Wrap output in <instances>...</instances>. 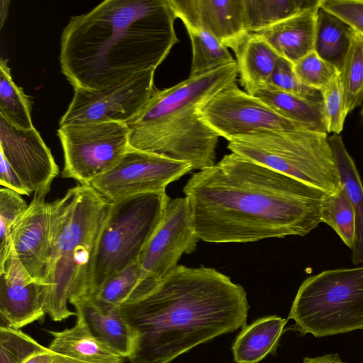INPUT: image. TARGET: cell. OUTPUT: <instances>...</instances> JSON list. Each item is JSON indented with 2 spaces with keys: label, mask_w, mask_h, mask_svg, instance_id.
<instances>
[{
  "label": "cell",
  "mask_w": 363,
  "mask_h": 363,
  "mask_svg": "<svg viewBox=\"0 0 363 363\" xmlns=\"http://www.w3.org/2000/svg\"><path fill=\"white\" fill-rule=\"evenodd\" d=\"M183 191L197 237L213 243L306 235L322 223L327 194L233 152L193 174Z\"/></svg>",
  "instance_id": "cell-1"
},
{
  "label": "cell",
  "mask_w": 363,
  "mask_h": 363,
  "mask_svg": "<svg viewBox=\"0 0 363 363\" xmlns=\"http://www.w3.org/2000/svg\"><path fill=\"white\" fill-rule=\"evenodd\" d=\"M133 336L130 363H170L247 325L244 288L216 269L178 265L164 279L140 283L120 306Z\"/></svg>",
  "instance_id": "cell-2"
},
{
  "label": "cell",
  "mask_w": 363,
  "mask_h": 363,
  "mask_svg": "<svg viewBox=\"0 0 363 363\" xmlns=\"http://www.w3.org/2000/svg\"><path fill=\"white\" fill-rule=\"evenodd\" d=\"M176 18L169 0H105L65 27L61 72L74 89L96 91L156 69L179 42Z\"/></svg>",
  "instance_id": "cell-3"
},
{
  "label": "cell",
  "mask_w": 363,
  "mask_h": 363,
  "mask_svg": "<svg viewBox=\"0 0 363 363\" xmlns=\"http://www.w3.org/2000/svg\"><path fill=\"white\" fill-rule=\"evenodd\" d=\"M238 76L235 61L156 89L138 116L127 123L130 148L188 162L193 169L214 165L220 136L201 111Z\"/></svg>",
  "instance_id": "cell-4"
},
{
  "label": "cell",
  "mask_w": 363,
  "mask_h": 363,
  "mask_svg": "<svg viewBox=\"0 0 363 363\" xmlns=\"http://www.w3.org/2000/svg\"><path fill=\"white\" fill-rule=\"evenodd\" d=\"M110 206L92 186L81 184L50 203L52 257L44 308L54 321L77 315L68 302L84 291Z\"/></svg>",
  "instance_id": "cell-5"
},
{
  "label": "cell",
  "mask_w": 363,
  "mask_h": 363,
  "mask_svg": "<svg viewBox=\"0 0 363 363\" xmlns=\"http://www.w3.org/2000/svg\"><path fill=\"white\" fill-rule=\"evenodd\" d=\"M231 152L332 194L341 182L327 133L266 130L231 139Z\"/></svg>",
  "instance_id": "cell-6"
},
{
  "label": "cell",
  "mask_w": 363,
  "mask_h": 363,
  "mask_svg": "<svg viewBox=\"0 0 363 363\" xmlns=\"http://www.w3.org/2000/svg\"><path fill=\"white\" fill-rule=\"evenodd\" d=\"M169 199L164 190L111 202L82 295L92 296L108 277L139 262Z\"/></svg>",
  "instance_id": "cell-7"
},
{
  "label": "cell",
  "mask_w": 363,
  "mask_h": 363,
  "mask_svg": "<svg viewBox=\"0 0 363 363\" xmlns=\"http://www.w3.org/2000/svg\"><path fill=\"white\" fill-rule=\"evenodd\" d=\"M288 319L315 337L363 329V266L327 269L301 284Z\"/></svg>",
  "instance_id": "cell-8"
},
{
  "label": "cell",
  "mask_w": 363,
  "mask_h": 363,
  "mask_svg": "<svg viewBox=\"0 0 363 363\" xmlns=\"http://www.w3.org/2000/svg\"><path fill=\"white\" fill-rule=\"evenodd\" d=\"M57 135L64 153L62 177L81 184L112 169L130 148L129 128L118 122L62 125Z\"/></svg>",
  "instance_id": "cell-9"
},
{
  "label": "cell",
  "mask_w": 363,
  "mask_h": 363,
  "mask_svg": "<svg viewBox=\"0 0 363 363\" xmlns=\"http://www.w3.org/2000/svg\"><path fill=\"white\" fill-rule=\"evenodd\" d=\"M155 70L138 72L100 90L74 89L59 126L104 122L128 123L138 116L157 89L154 85Z\"/></svg>",
  "instance_id": "cell-10"
},
{
  "label": "cell",
  "mask_w": 363,
  "mask_h": 363,
  "mask_svg": "<svg viewBox=\"0 0 363 363\" xmlns=\"http://www.w3.org/2000/svg\"><path fill=\"white\" fill-rule=\"evenodd\" d=\"M193 170L191 164L129 148L110 170L89 184L113 203L133 196L165 190Z\"/></svg>",
  "instance_id": "cell-11"
},
{
  "label": "cell",
  "mask_w": 363,
  "mask_h": 363,
  "mask_svg": "<svg viewBox=\"0 0 363 363\" xmlns=\"http://www.w3.org/2000/svg\"><path fill=\"white\" fill-rule=\"evenodd\" d=\"M201 113L205 122L228 141L259 131L304 129L241 90L235 82L211 99Z\"/></svg>",
  "instance_id": "cell-12"
},
{
  "label": "cell",
  "mask_w": 363,
  "mask_h": 363,
  "mask_svg": "<svg viewBox=\"0 0 363 363\" xmlns=\"http://www.w3.org/2000/svg\"><path fill=\"white\" fill-rule=\"evenodd\" d=\"M199 240L188 199H170L160 225L139 259V283L164 279L178 266L184 253L195 251Z\"/></svg>",
  "instance_id": "cell-13"
},
{
  "label": "cell",
  "mask_w": 363,
  "mask_h": 363,
  "mask_svg": "<svg viewBox=\"0 0 363 363\" xmlns=\"http://www.w3.org/2000/svg\"><path fill=\"white\" fill-rule=\"evenodd\" d=\"M0 150L31 194H48L59 167L35 127L21 129L0 116Z\"/></svg>",
  "instance_id": "cell-14"
},
{
  "label": "cell",
  "mask_w": 363,
  "mask_h": 363,
  "mask_svg": "<svg viewBox=\"0 0 363 363\" xmlns=\"http://www.w3.org/2000/svg\"><path fill=\"white\" fill-rule=\"evenodd\" d=\"M45 195L34 194L27 210L15 223L11 249L28 274L47 286L52 257L50 203Z\"/></svg>",
  "instance_id": "cell-15"
},
{
  "label": "cell",
  "mask_w": 363,
  "mask_h": 363,
  "mask_svg": "<svg viewBox=\"0 0 363 363\" xmlns=\"http://www.w3.org/2000/svg\"><path fill=\"white\" fill-rule=\"evenodd\" d=\"M44 287L28 274L10 249L0 264L1 325L21 329L43 318L46 314Z\"/></svg>",
  "instance_id": "cell-16"
},
{
  "label": "cell",
  "mask_w": 363,
  "mask_h": 363,
  "mask_svg": "<svg viewBox=\"0 0 363 363\" xmlns=\"http://www.w3.org/2000/svg\"><path fill=\"white\" fill-rule=\"evenodd\" d=\"M177 18L187 29L213 34L235 50L249 34L245 28L242 0H169Z\"/></svg>",
  "instance_id": "cell-17"
},
{
  "label": "cell",
  "mask_w": 363,
  "mask_h": 363,
  "mask_svg": "<svg viewBox=\"0 0 363 363\" xmlns=\"http://www.w3.org/2000/svg\"><path fill=\"white\" fill-rule=\"evenodd\" d=\"M319 1L267 29L252 33L262 37L279 57L293 65L315 50Z\"/></svg>",
  "instance_id": "cell-18"
},
{
  "label": "cell",
  "mask_w": 363,
  "mask_h": 363,
  "mask_svg": "<svg viewBox=\"0 0 363 363\" xmlns=\"http://www.w3.org/2000/svg\"><path fill=\"white\" fill-rule=\"evenodd\" d=\"M82 315L91 332L114 352L128 359L133 347L132 331L120 306L99 304L86 296H74L69 301Z\"/></svg>",
  "instance_id": "cell-19"
},
{
  "label": "cell",
  "mask_w": 363,
  "mask_h": 363,
  "mask_svg": "<svg viewBox=\"0 0 363 363\" xmlns=\"http://www.w3.org/2000/svg\"><path fill=\"white\" fill-rule=\"evenodd\" d=\"M76 315L73 327L48 331L52 337L49 350L85 363H124L125 358L96 337L82 315Z\"/></svg>",
  "instance_id": "cell-20"
},
{
  "label": "cell",
  "mask_w": 363,
  "mask_h": 363,
  "mask_svg": "<svg viewBox=\"0 0 363 363\" xmlns=\"http://www.w3.org/2000/svg\"><path fill=\"white\" fill-rule=\"evenodd\" d=\"M288 319L269 315L245 325L232 345L236 363H258L268 354H275Z\"/></svg>",
  "instance_id": "cell-21"
},
{
  "label": "cell",
  "mask_w": 363,
  "mask_h": 363,
  "mask_svg": "<svg viewBox=\"0 0 363 363\" xmlns=\"http://www.w3.org/2000/svg\"><path fill=\"white\" fill-rule=\"evenodd\" d=\"M251 95L259 99L281 116L301 128L328 134L322 99L304 98L265 85L255 90Z\"/></svg>",
  "instance_id": "cell-22"
},
{
  "label": "cell",
  "mask_w": 363,
  "mask_h": 363,
  "mask_svg": "<svg viewBox=\"0 0 363 363\" xmlns=\"http://www.w3.org/2000/svg\"><path fill=\"white\" fill-rule=\"evenodd\" d=\"M233 52L240 82L250 94L267 84L280 57L272 47L256 33H249Z\"/></svg>",
  "instance_id": "cell-23"
},
{
  "label": "cell",
  "mask_w": 363,
  "mask_h": 363,
  "mask_svg": "<svg viewBox=\"0 0 363 363\" xmlns=\"http://www.w3.org/2000/svg\"><path fill=\"white\" fill-rule=\"evenodd\" d=\"M328 141L343 187L355 214V238L351 249L354 264L363 262V185L355 163L341 135L333 134Z\"/></svg>",
  "instance_id": "cell-24"
},
{
  "label": "cell",
  "mask_w": 363,
  "mask_h": 363,
  "mask_svg": "<svg viewBox=\"0 0 363 363\" xmlns=\"http://www.w3.org/2000/svg\"><path fill=\"white\" fill-rule=\"evenodd\" d=\"M353 30L343 21L320 8L315 52L339 72L350 46Z\"/></svg>",
  "instance_id": "cell-25"
},
{
  "label": "cell",
  "mask_w": 363,
  "mask_h": 363,
  "mask_svg": "<svg viewBox=\"0 0 363 363\" xmlns=\"http://www.w3.org/2000/svg\"><path fill=\"white\" fill-rule=\"evenodd\" d=\"M314 1L242 0L245 30L256 33L294 16Z\"/></svg>",
  "instance_id": "cell-26"
},
{
  "label": "cell",
  "mask_w": 363,
  "mask_h": 363,
  "mask_svg": "<svg viewBox=\"0 0 363 363\" xmlns=\"http://www.w3.org/2000/svg\"><path fill=\"white\" fill-rule=\"evenodd\" d=\"M7 62L0 60V116L16 128L32 129V101L13 82Z\"/></svg>",
  "instance_id": "cell-27"
},
{
  "label": "cell",
  "mask_w": 363,
  "mask_h": 363,
  "mask_svg": "<svg viewBox=\"0 0 363 363\" xmlns=\"http://www.w3.org/2000/svg\"><path fill=\"white\" fill-rule=\"evenodd\" d=\"M192 48L189 77L235 62L228 48L213 34L201 29H187Z\"/></svg>",
  "instance_id": "cell-28"
},
{
  "label": "cell",
  "mask_w": 363,
  "mask_h": 363,
  "mask_svg": "<svg viewBox=\"0 0 363 363\" xmlns=\"http://www.w3.org/2000/svg\"><path fill=\"white\" fill-rule=\"evenodd\" d=\"M340 76L348 115L363 101V37L354 31Z\"/></svg>",
  "instance_id": "cell-29"
},
{
  "label": "cell",
  "mask_w": 363,
  "mask_h": 363,
  "mask_svg": "<svg viewBox=\"0 0 363 363\" xmlns=\"http://www.w3.org/2000/svg\"><path fill=\"white\" fill-rule=\"evenodd\" d=\"M321 221L330 226L351 250L355 238V214L343 187L326 194L321 207Z\"/></svg>",
  "instance_id": "cell-30"
},
{
  "label": "cell",
  "mask_w": 363,
  "mask_h": 363,
  "mask_svg": "<svg viewBox=\"0 0 363 363\" xmlns=\"http://www.w3.org/2000/svg\"><path fill=\"white\" fill-rule=\"evenodd\" d=\"M140 276L139 262L133 264L108 277L95 293L88 297L99 304L119 306L138 286Z\"/></svg>",
  "instance_id": "cell-31"
},
{
  "label": "cell",
  "mask_w": 363,
  "mask_h": 363,
  "mask_svg": "<svg viewBox=\"0 0 363 363\" xmlns=\"http://www.w3.org/2000/svg\"><path fill=\"white\" fill-rule=\"evenodd\" d=\"M47 350L20 329L0 326V363H23L33 354Z\"/></svg>",
  "instance_id": "cell-32"
},
{
  "label": "cell",
  "mask_w": 363,
  "mask_h": 363,
  "mask_svg": "<svg viewBox=\"0 0 363 363\" xmlns=\"http://www.w3.org/2000/svg\"><path fill=\"white\" fill-rule=\"evenodd\" d=\"M21 196L5 187L0 189V264L9 254L12 229L28 207Z\"/></svg>",
  "instance_id": "cell-33"
},
{
  "label": "cell",
  "mask_w": 363,
  "mask_h": 363,
  "mask_svg": "<svg viewBox=\"0 0 363 363\" xmlns=\"http://www.w3.org/2000/svg\"><path fill=\"white\" fill-rule=\"evenodd\" d=\"M294 69L303 84L318 91L326 86L340 73L315 50L294 64Z\"/></svg>",
  "instance_id": "cell-34"
},
{
  "label": "cell",
  "mask_w": 363,
  "mask_h": 363,
  "mask_svg": "<svg viewBox=\"0 0 363 363\" xmlns=\"http://www.w3.org/2000/svg\"><path fill=\"white\" fill-rule=\"evenodd\" d=\"M320 91L327 121L328 133L340 135L347 116L340 73Z\"/></svg>",
  "instance_id": "cell-35"
},
{
  "label": "cell",
  "mask_w": 363,
  "mask_h": 363,
  "mask_svg": "<svg viewBox=\"0 0 363 363\" xmlns=\"http://www.w3.org/2000/svg\"><path fill=\"white\" fill-rule=\"evenodd\" d=\"M265 86L304 98L322 99L320 91L303 84L294 71V65L281 57Z\"/></svg>",
  "instance_id": "cell-36"
},
{
  "label": "cell",
  "mask_w": 363,
  "mask_h": 363,
  "mask_svg": "<svg viewBox=\"0 0 363 363\" xmlns=\"http://www.w3.org/2000/svg\"><path fill=\"white\" fill-rule=\"evenodd\" d=\"M320 8L363 37V0H318Z\"/></svg>",
  "instance_id": "cell-37"
},
{
  "label": "cell",
  "mask_w": 363,
  "mask_h": 363,
  "mask_svg": "<svg viewBox=\"0 0 363 363\" xmlns=\"http://www.w3.org/2000/svg\"><path fill=\"white\" fill-rule=\"evenodd\" d=\"M0 184L2 186L13 190L21 195L30 196L31 194L16 172L1 153L0 160Z\"/></svg>",
  "instance_id": "cell-38"
},
{
  "label": "cell",
  "mask_w": 363,
  "mask_h": 363,
  "mask_svg": "<svg viewBox=\"0 0 363 363\" xmlns=\"http://www.w3.org/2000/svg\"><path fill=\"white\" fill-rule=\"evenodd\" d=\"M23 363H85L48 349L35 353Z\"/></svg>",
  "instance_id": "cell-39"
},
{
  "label": "cell",
  "mask_w": 363,
  "mask_h": 363,
  "mask_svg": "<svg viewBox=\"0 0 363 363\" xmlns=\"http://www.w3.org/2000/svg\"><path fill=\"white\" fill-rule=\"evenodd\" d=\"M302 363H346L337 354H325L316 357H305Z\"/></svg>",
  "instance_id": "cell-40"
},
{
  "label": "cell",
  "mask_w": 363,
  "mask_h": 363,
  "mask_svg": "<svg viewBox=\"0 0 363 363\" xmlns=\"http://www.w3.org/2000/svg\"><path fill=\"white\" fill-rule=\"evenodd\" d=\"M9 3H10V1H6H6L1 0L0 1V4H1L0 16H1V28L3 26L4 21L6 18Z\"/></svg>",
  "instance_id": "cell-41"
},
{
  "label": "cell",
  "mask_w": 363,
  "mask_h": 363,
  "mask_svg": "<svg viewBox=\"0 0 363 363\" xmlns=\"http://www.w3.org/2000/svg\"><path fill=\"white\" fill-rule=\"evenodd\" d=\"M361 115H362V120H363V106H362V111H361Z\"/></svg>",
  "instance_id": "cell-42"
}]
</instances>
